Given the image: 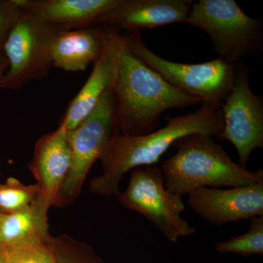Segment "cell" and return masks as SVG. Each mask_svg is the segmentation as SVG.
I'll use <instances>...</instances> for the list:
<instances>
[{
	"label": "cell",
	"mask_w": 263,
	"mask_h": 263,
	"mask_svg": "<svg viewBox=\"0 0 263 263\" xmlns=\"http://www.w3.org/2000/svg\"><path fill=\"white\" fill-rule=\"evenodd\" d=\"M7 61V60H3V61H0V81H2L3 78L4 77L5 74L2 73V67H3V62Z\"/></svg>",
	"instance_id": "603a6c76"
},
{
	"label": "cell",
	"mask_w": 263,
	"mask_h": 263,
	"mask_svg": "<svg viewBox=\"0 0 263 263\" xmlns=\"http://www.w3.org/2000/svg\"><path fill=\"white\" fill-rule=\"evenodd\" d=\"M164 127L143 136H124L119 133L100 157L103 174L90 181L89 190L101 196L117 198L119 184L128 171L155 165L161 157L180 138L202 133L220 138L224 129L221 105L202 104L187 115L167 118Z\"/></svg>",
	"instance_id": "7a4b0ae2"
},
{
	"label": "cell",
	"mask_w": 263,
	"mask_h": 263,
	"mask_svg": "<svg viewBox=\"0 0 263 263\" xmlns=\"http://www.w3.org/2000/svg\"><path fill=\"white\" fill-rule=\"evenodd\" d=\"M5 263H58L51 239L3 247Z\"/></svg>",
	"instance_id": "d6986e66"
},
{
	"label": "cell",
	"mask_w": 263,
	"mask_h": 263,
	"mask_svg": "<svg viewBox=\"0 0 263 263\" xmlns=\"http://www.w3.org/2000/svg\"><path fill=\"white\" fill-rule=\"evenodd\" d=\"M22 13V8L14 0L0 2V48L3 46L10 31Z\"/></svg>",
	"instance_id": "44dd1931"
},
{
	"label": "cell",
	"mask_w": 263,
	"mask_h": 263,
	"mask_svg": "<svg viewBox=\"0 0 263 263\" xmlns=\"http://www.w3.org/2000/svg\"><path fill=\"white\" fill-rule=\"evenodd\" d=\"M187 204L197 215L217 226L250 220L263 216V183L197 189L188 194Z\"/></svg>",
	"instance_id": "30bf717a"
},
{
	"label": "cell",
	"mask_w": 263,
	"mask_h": 263,
	"mask_svg": "<svg viewBox=\"0 0 263 263\" xmlns=\"http://www.w3.org/2000/svg\"><path fill=\"white\" fill-rule=\"evenodd\" d=\"M113 62L103 48L94 62L91 75L77 95L72 99L60 124L66 130L77 127L94 110L105 91L113 88Z\"/></svg>",
	"instance_id": "9a60e30c"
},
{
	"label": "cell",
	"mask_w": 263,
	"mask_h": 263,
	"mask_svg": "<svg viewBox=\"0 0 263 263\" xmlns=\"http://www.w3.org/2000/svg\"><path fill=\"white\" fill-rule=\"evenodd\" d=\"M248 230L216 245L219 254H236L243 257L263 255V216L250 219Z\"/></svg>",
	"instance_id": "e0dca14e"
},
{
	"label": "cell",
	"mask_w": 263,
	"mask_h": 263,
	"mask_svg": "<svg viewBox=\"0 0 263 263\" xmlns=\"http://www.w3.org/2000/svg\"><path fill=\"white\" fill-rule=\"evenodd\" d=\"M122 34L128 48L140 60L171 86L202 104L221 105L233 89L238 65L219 57L200 64L169 61L147 47L140 32Z\"/></svg>",
	"instance_id": "277c9868"
},
{
	"label": "cell",
	"mask_w": 263,
	"mask_h": 263,
	"mask_svg": "<svg viewBox=\"0 0 263 263\" xmlns=\"http://www.w3.org/2000/svg\"><path fill=\"white\" fill-rule=\"evenodd\" d=\"M214 137L193 133L175 142L176 153L162 164L165 187L182 197L202 187H236L263 183V171L235 163Z\"/></svg>",
	"instance_id": "3957f363"
},
{
	"label": "cell",
	"mask_w": 263,
	"mask_h": 263,
	"mask_svg": "<svg viewBox=\"0 0 263 263\" xmlns=\"http://www.w3.org/2000/svg\"><path fill=\"white\" fill-rule=\"evenodd\" d=\"M0 263H5L4 254H3V246L0 243Z\"/></svg>",
	"instance_id": "7402d4cb"
},
{
	"label": "cell",
	"mask_w": 263,
	"mask_h": 263,
	"mask_svg": "<svg viewBox=\"0 0 263 263\" xmlns=\"http://www.w3.org/2000/svg\"><path fill=\"white\" fill-rule=\"evenodd\" d=\"M59 32L51 24L22 9L3 46L8 67L0 86L18 89L47 77L53 67L51 43Z\"/></svg>",
	"instance_id": "ba28073f"
},
{
	"label": "cell",
	"mask_w": 263,
	"mask_h": 263,
	"mask_svg": "<svg viewBox=\"0 0 263 263\" xmlns=\"http://www.w3.org/2000/svg\"><path fill=\"white\" fill-rule=\"evenodd\" d=\"M117 199L123 207L144 216L173 243L196 232L181 217L185 210L182 197L165 187L162 170L157 166L132 170L127 188Z\"/></svg>",
	"instance_id": "52a82bcc"
},
{
	"label": "cell",
	"mask_w": 263,
	"mask_h": 263,
	"mask_svg": "<svg viewBox=\"0 0 263 263\" xmlns=\"http://www.w3.org/2000/svg\"><path fill=\"white\" fill-rule=\"evenodd\" d=\"M193 4L192 0H122L102 15L95 26L111 27L120 32H140L186 22Z\"/></svg>",
	"instance_id": "8fae6325"
},
{
	"label": "cell",
	"mask_w": 263,
	"mask_h": 263,
	"mask_svg": "<svg viewBox=\"0 0 263 263\" xmlns=\"http://www.w3.org/2000/svg\"><path fill=\"white\" fill-rule=\"evenodd\" d=\"M50 205L42 195L27 209L3 214L0 221V243L3 247L49 240L48 212Z\"/></svg>",
	"instance_id": "2e32d148"
},
{
	"label": "cell",
	"mask_w": 263,
	"mask_h": 263,
	"mask_svg": "<svg viewBox=\"0 0 263 263\" xmlns=\"http://www.w3.org/2000/svg\"><path fill=\"white\" fill-rule=\"evenodd\" d=\"M186 23L206 33L218 57L229 63L238 65L262 50V21L251 18L234 0H199Z\"/></svg>",
	"instance_id": "5b68a950"
},
{
	"label": "cell",
	"mask_w": 263,
	"mask_h": 263,
	"mask_svg": "<svg viewBox=\"0 0 263 263\" xmlns=\"http://www.w3.org/2000/svg\"><path fill=\"white\" fill-rule=\"evenodd\" d=\"M22 9L62 31L92 27L122 0H14Z\"/></svg>",
	"instance_id": "4fadbf2b"
},
{
	"label": "cell",
	"mask_w": 263,
	"mask_h": 263,
	"mask_svg": "<svg viewBox=\"0 0 263 263\" xmlns=\"http://www.w3.org/2000/svg\"><path fill=\"white\" fill-rule=\"evenodd\" d=\"M58 263H103L89 246L67 235L52 237Z\"/></svg>",
	"instance_id": "ffe728a7"
},
{
	"label": "cell",
	"mask_w": 263,
	"mask_h": 263,
	"mask_svg": "<svg viewBox=\"0 0 263 263\" xmlns=\"http://www.w3.org/2000/svg\"><path fill=\"white\" fill-rule=\"evenodd\" d=\"M97 26L57 32L51 43L52 67L70 72L84 71L101 51Z\"/></svg>",
	"instance_id": "5bb4252c"
},
{
	"label": "cell",
	"mask_w": 263,
	"mask_h": 263,
	"mask_svg": "<svg viewBox=\"0 0 263 263\" xmlns=\"http://www.w3.org/2000/svg\"><path fill=\"white\" fill-rule=\"evenodd\" d=\"M41 195L37 184L25 185L14 178L0 183V213L14 214L28 208Z\"/></svg>",
	"instance_id": "ac0fdd59"
},
{
	"label": "cell",
	"mask_w": 263,
	"mask_h": 263,
	"mask_svg": "<svg viewBox=\"0 0 263 263\" xmlns=\"http://www.w3.org/2000/svg\"><path fill=\"white\" fill-rule=\"evenodd\" d=\"M224 129L220 140L234 146L239 164L246 168L256 148H263V100L249 84L248 67L237 66L236 78L230 95L221 105Z\"/></svg>",
	"instance_id": "9c48e42d"
},
{
	"label": "cell",
	"mask_w": 263,
	"mask_h": 263,
	"mask_svg": "<svg viewBox=\"0 0 263 263\" xmlns=\"http://www.w3.org/2000/svg\"><path fill=\"white\" fill-rule=\"evenodd\" d=\"M71 149L68 132L60 124L56 130L41 137L34 146L29 168L37 181L41 194L50 206L70 170Z\"/></svg>",
	"instance_id": "7c38bea8"
},
{
	"label": "cell",
	"mask_w": 263,
	"mask_h": 263,
	"mask_svg": "<svg viewBox=\"0 0 263 263\" xmlns=\"http://www.w3.org/2000/svg\"><path fill=\"white\" fill-rule=\"evenodd\" d=\"M102 48L113 62V90L121 134L138 136L159 129L161 115L170 109L200 103L171 86L130 51L122 32L97 26Z\"/></svg>",
	"instance_id": "6da1fadb"
},
{
	"label": "cell",
	"mask_w": 263,
	"mask_h": 263,
	"mask_svg": "<svg viewBox=\"0 0 263 263\" xmlns=\"http://www.w3.org/2000/svg\"><path fill=\"white\" fill-rule=\"evenodd\" d=\"M2 216H3V214H1V213H0V221H1Z\"/></svg>",
	"instance_id": "cb8c5ba5"
},
{
	"label": "cell",
	"mask_w": 263,
	"mask_h": 263,
	"mask_svg": "<svg viewBox=\"0 0 263 263\" xmlns=\"http://www.w3.org/2000/svg\"><path fill=\"white\" fill-rule=\"evenodd\" d=\"M67 132L70 167L53 204L61 209L76 201L91 166L100 160L114 136L120 133L113 88L104 93L94 110L77 127Z\"/></svg>",
	"instance_id": "8992f818"
}]
</instances>
